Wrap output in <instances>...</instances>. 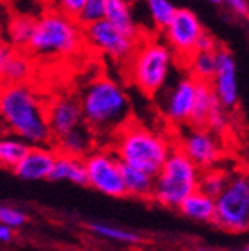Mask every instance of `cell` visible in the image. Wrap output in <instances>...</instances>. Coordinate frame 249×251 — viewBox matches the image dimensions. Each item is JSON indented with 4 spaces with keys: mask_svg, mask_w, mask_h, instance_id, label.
I'll return each instance as SVG.
<instances>
[{
    "mask_svg": "<svg viewBox=\"0 0 249 251\" xmlns=\"http://www.w3.org/2000/svg\"><path fill=\"white\" fill-rule=\"evenodd\" d=\"M78 103L84 124L96 138H112L131 121V98L117 78L106 75L93 78L84 87Z\"/></svg>",
    "mask_w": 249,
    "mask_h": 251,
    "instance_id": "cell-1",
    "label": "cell"
},
{
    "mask_svg": "<svg viewBox=\"0 0 249 251\" xmlns=\"http://www.w3.org/2000/svg\"><path fill=\"white\" fill-rule=\"evenodd\" d=\"M0 121L28 145H51L46 101L31 84L0 86Z\"/></svg>",
    "mask_w": 249,
    "mask_h": 251,
    "instance_id": "cell-2",
    "label": "cell"
},
{
    "mask_svg": "<svg viewBox=\"0 0 249 251\" xmlns=\"http://www.w3.org/2000/svg\"><path fill=\"white\" fill-rule=\"evenodd\" d=\"M84 49L82 26L74 16L49 7L33 21L26 52L35 61H59L77 56Z\"/></svg>",
    "mask_w": 249,
    "mask_h": 251,
    "instance_id": "cell-3",
    "label": "cell"
},
{
    "mask_svg": "<svg viewBox=\"0 0 249 251\" xmlns=\"http://www.w3.org/2000/svg\"><path fill=\"white\" fill-rule=\"evenodd\" d=\"M112 152L122 164L138 168L155 176L166 157L174 149V140L145 124L129 121L112 136Z\"/></svg>",
    "mask_w": 249,
    "mask_h": 251,
    "instance_id": "cell-4",
    "label": "cell"
},
{
    "mask_svg": "<svg viewBox=\"0 0 249 251\" xmlns=\"http://www.w3.org/2000/svg\"><path fill=\"white\" fill-rule=\"evenodd\" d=\"M125 78L148 98L159 96L176 67V56L160 37L141 35L124 63Z\"/></svg>",
    "mask_w": 249,
    "mask_h": 251,
    "instance_id": "cell-5",
    "label": "cell"
},
{
    "mask_svg": "<svg viewBox=\"0 0 249 251\" xmlns=\"http://www.w3.org/2000/svg\"><path fill=\"white\" fill-rule=\"evenodd\" d=\"M200 171L181 150H171L153 176L152 199L166 208H176L188 194L199 188Z\"/></svg>",
    "mask_w": 249,
    "mask_h": 251,
    "instance_id": "cell-6",
    "label": "cell"
},
{
    "mask_svg": "<svg viewBox=\"0 0 249 251\" xmlns=\"http://www.w3.org/2000/svg\"><path fill=\"white\" fill-rule=\"evenodd\" d=\"M213 222L226 232L241 234L249 227V180L248 175L237 171L228 175L226 185L214 197Z\"/></svg>",
    "mask_w": 249,
    "mask_h": 251,
    "instance_id": "cell-7",
    "label": "cell"
},
{
    "mask_svg": "<svg viewBox=\"0 0 249 251\" xmlns=\"http://www.w3.org/2000/svg\"><path fill=\"white\" fill-rule=\"evenodd\" d=\"M174 147L185 153L194 164L200 169H207L216 166L223 157L222 134L214 133L207 127L200 126H179L176 127Z\"/></svg>",
    "mask_w": 249,
    "mask_h": 251,
    "instance_id": "cell-8",
    "label": "cell"
},
{
    "mask_svg": "<svg viewBox=\"0 0 249 251\" xmlns=\"http://www.w3.org/2000/svg\"><path fill=\"white\" fill-rule=\"evenodd\" d=\"M82 33H84L86 49H91L96 54L112 59L113 63H119V65H124L127 61V58L132 54L138 44L136 37L119 30L117 26L108 23L105 18L84 26Z\"/></svg>",
    "mask_w": 249,
    "mask_h": 251,
    "instance_id": "cell-9",
    "label": "cell"
},
{
    "mask_svg": "<svg viewBox=\"0 0 249 251\" xmlns=\"http://www.w3.org/2000/svg\"><path fill=\"white\" fill-rule=\"evenodd\" d=\"M122 162L112 149H96L94 147L84 157V168H86V185L93 187L98 192L108 197L125 196L124 183H122Z\"/></svg>",
    "mask_w": 249,
    "mask_h": 251,
    "instance_id": "cell-10",
    "label": "cell"
},
{
    "mask_svg": "<svg viewBox=\"0 0 249 251\" xmlns=\"http://www.w3.org/2000/svg\"><path fill=\"white\" fill-rule=\"evenodd\" d=\"M204 31L206 30L202 26V21L199 20V16L192 9L176 7L174 16L160 33L176 59L185 61L192 52H195L197 42Z\"/></svg>",
    "mask_w": 249,
    "mask_h": 251,
    "instance_id": "cell-11",
    "label": "cell"
},
{
    "mask_svg": "<svg viewBox=\"0 0 249 251\" xmlns=\"http://www.w3.org/2000/svg\"><path fill=\"white\" fill-rule=\"evenodd\" d=\"M159 101L160 114L174 127L188 124L194 108L195 94H197V80L190 75H181L169 87H164Z\"/></svg>",
    "mask_w": 249,
    "mask_h": 251,
    "instance_id": "cell-12",
    "label": "cell"
},
{
    "mask_svg": "<svg viewBox=\"0 0 249 251\" xmlns=\"http://www.w3.org/2000/svg\"><path fill=\"white\" fill-rule=\"evenodd\" d=\"M218 103L225 110H232L241 101V87H239L237 63L232 52L225 47L216 49V70L209 80Z\"/></svg>",
    "mask_w": 249,
    "mask_h": 251,
    "instance_id": "cell-13",
    "label": "cell"
},
{
    "mask_svg": "<svg viewBox=\"0 0 249 251\" xmlns=\"http://www.w3.org/2000/svg\"><path fill=\"white\" fill-rule=\"evenodd\" d=\"M46 117L52 140L84 124L78 98L72 94H59L49 103L46 101Z\"/></svg>",
    "mask_w": 249,
    "mask_h": 251,
    "instance_id": "cell-14",
    "label": "cell"
},
{
    "mask_svg": "<svg viewBox=\"0 0 249 251\" xmlns=\"http://www.w3.org/2000/svg\"><path fill=\"white\" fill-rule=\"evenodd\" d=\"M56 149L51 145H30L21 161L12 168V171L26 181L49 180L56 159Z\"/></svg>",
    "mask_w": 249,
    "mask_h": 251,
    "instance_id": "cell-15",
    "label": "cell"
},
{
    "mask_svg": "<svg viewBox=\"0 0 249 251\" xmlns=\"http://www.w3.org/2000/svg\"><path fill=\"white\" fill-rule=\"evenodd\" d=\"M35 59L26 52V49H14L5 46L0 54V86L28 82L33 75Z\"/></svg>",
    "mask_w": 249,
    "mask_h": 251,
    "instance_id": "cell-16",
    "label": "cell"
},
{
    "mask_svg": "<svg viewBox=\"0 0 249 251\" xmlns=\"http://www.w3.org/2000/svg\"><path fill=\"white\" fill-rule=\"evenodd\" d=\"M52 141H56L54 143L56 152L82 157V159L96 147V143H94L96 136H94V133L86 124L77 126V127H74V129L68 131V133L54 138Z\"/></svg>",
    "mask_w": 249,
    "mask_h": 251,
    "instance_id": "cell-17",
    "label": "cell"
},
{
    "mask_svg": "<svg viewBox=\"0 0 249 251\" xmlns=\"http://www.w3.org/2000/svg\"><path fill=\"white\" fill-rule=\"evenodd\" d=\"M105 20L125 31L129 35L140 39L143 35L140 25L136 21V14L132 9V0H106L105 2Z\"/></svg>",
    "mask_w": 249,
    "mask_h": 251,
    "instance_id": "cell-18",
    "label": "cell"
},
{
    "mask_svg": "<svg viewBox=\"0 0 249 251\" xmlns=\"http://www.w3.org/2000/svg\"><path fill=\"white\" fill-rule=\"evenodd\" d=\"M179 213L187 216L188 220L194 222H202V224H209L214 218V197L204 194L202 190H194L188 194L181 202L176 206Z\"/></svg>",
    "mask_w": 249,
    "mask_h": 251,
    "instance_id": "cell-19",
    "label": "cell"
},
{
    "mask_svg": "<svg viewBox=\"0 0 249 251\" xmlns=\"http://www.w3.org/2000/svg\"><path fill=\"white\" fill-rule=\"evenodd\" d=\"M51 180L70 181L74 185H86V168L82 157L68 155V153H56L54 166H52Z\"/></svg>",
    "mask_w": 249,
    "mask_h": 251,
    "instance_id": "cell-20",
    "label": "cell"
},
{
    "mask_svg": "<svg viewBox=\"0 0 249 251\" xmlns=\"http://www.w3.org/2000/svg\"><path fill=\"white\" fill-rule=\"evenodd\" d=\"M122 183H124V192L125 196L140 197V199H148L152 197L153 190V175L145 173L138 168L122 164Z\"/></svg>",
    "mask_w": 249,
    "mask_h": 251,
    "instance_id": "cell-21",
    "label": "cell"
},
{
    "mask_svg": "<svg viewBox=\"0 0 249 251\" xmlns=\"http://www.w3.org/2000/svg\"><path fill=\"white\" fill-rule=\"evenodd\" d=\"M220 103L214 96L213 89H211L209 82H200L197 80V94H195L194 108H192V115L188 124L190 126H200L206 127V122L209 119V115L214 110L220 108Z\"/></svg>",
    "mask_w": 249,
    "mask_h": 251,
    "instance_id": "cell-22",
    "label": "cell"
},
{
    "mask_svg": "<svg viewBox=\"0 0 249 251\" xmlns=\"http://www.w3.org/2000/svg\"><path fill=\"white\" fill-rule=\"evenodd\" d=\"M33 18L28 14H16L11 16L5 23L4 30V40L9 47L14 49H26L28 40L31 37V30H33Z\"/></svg>",
    "mask_w": 249,
    "mask_h": 251,
    "instance_id": "cell-23",
    "label": "cell"
},
{
    "mask_svg": "<svg viewBox=\"0 0 249 251\" xmlns=\"http://www.w3.org/2000/svg\"><path fill=\"white\" fill-rule=\"evenodd\" d=\"M183 63L190 77L200 82H209L216 70V51H195Z\"/></svg>",
    "mask_w": 249,
    "mask_h": 251,
    "instance_id": "cell-24",
    "label": "cell"
},
{
    "mask_svg": "<svg viewBox=\"0 0 249 251\" xmlns=\"http://www.w3.org/2000/svg\"><path fill=\"white\" fill-rule=\"evenodd\" d=\"M28 143L16 134L0 136V168L12 169L28 150Z\"/></svg>",
    "mask_w": 249,
    "mask_h": 251,
    "instance_id": "cell-25",
    "label": "cell"
},
{
    "mask_svg": "<svg viewBox=\"0 0 249 251\" xmlns=\"http://www.w3.org/2000/svg\"><path fill=\"white\" fill-rule=\"evenodd\" d=\"M141 2L147 9L148 20L152 23L153 30L157 31H162L176 12V5L173 0H141Z\"/></svg>",
    "mask_w": 249,
    "mask_h": 251,
    "instance_id": "cell-26",
    "label": "cell"
},
{
    "mask_svg": "<svg viewBox=\"0 0 249 251\" xmlns=\"http://www.w3.org/2000/svg\"><path fill=\"white\" fill-rule=\"evenodd\" d=\"M93 234H96L98 237H103V239L108 241H115V243H122V244H136L141 241V237L132 230H125V228L115 227V225H108V224H87Z\"/></svg>",
    "mask_w": 249,
    "mask_h": 251,
    "instance_id": "cell-27",
    "label": "cell"
},
{
    "mask_svg": "<svg viewBox=\"0 0 249 251\" xmlns=\"http://www.w3.org/2000/svg\"><path fill=\"white\" fill-rule=\"evenodd\" d=\"M226 180H228V173L216 168V166L202 169L200 178H199V190H202L204 194L211 197H216L225 188Z\"/></svg>",
    "mask_w": 249,
    "mask_h": 251,
    "instance_id": "cell-28",
    "label": "cell"
},
{
    "mask_svg": "<svg viewBox=\"0 0 249 251\" xmlns=\"http://www.w3.org/2000/svg\"><path fill=\"white\" fill-rule=\"evenodd\" d=\"M105 2L106 0H86L74 18L82 28L96 23L105 18Z\"/></svg>",
    "mask_w": 249,
    "mask_h": 251,
    "instance_id": "cell-29",
    "label": "cell"
},
{
    "mask_svg": "<svg viewBox=\"0 0 249 251\" xmlns=\"http://www.w3.org/2000/svg\"><path fill=\"white\" fill-rule=\"evenodd\" d=\"M26 215L14 206H0V224L7 225L11 228H21L26 224Z\"/></svg>",
    "mask_w": 249,
    "mask_h": 251,
    "instance_id": "cell-30",
    "label": "cell"
},
{
    "mask_svg": "<svg viewBox=\"0 0 249 251\" xmlns=\"http://www.w3.org/2000/svg\"><path fill=\"white\" fill-rule=\"evenodd\" d=\"M49 2H51V7L58 9L68 16H75L86 0H49Z\"/></svg>",
    "mask_w": 249,
    "mask_h": 251,
    "instance_id": "cell-31",
    "label": "cell"
},
{
    "mask_svg": "<svg viewBox=\"0 0 249 251\" xmlns=\"http://www.w3.org/2000/svg\"><path fill=\"white\" fill-rule=\"evenodd\" d=\"M222 4H225L230 11L234 12L235 16L246 20L248 18V12H249V5H248V0H222Z\"/></svg>",
    "mask_w": 249,
    "mask_h": 251,
    "instance_id": "cell-32",
    "label": "cell"
},
{
    "mask_svg": "<svg viewBox=\"0 0 249 251\" xmlns=\"http://www.w3.org/2000/svg\"><path fill=\"white\" fill-rule=\"evenodd\" d=\"M218 47H220V46L216 44L214 37H213V35H209L207 31H204L202 35H200V39H199L197 47H195V51H216Z\"/></svg>",
    "mask_w": 249,
    "mask_h": 251,
    "instance_id": "cell-33",
    "label": "cell"
},
{
    "mask_svg": "<svg viewBox=\"0 0 249 251\" xmlns=\"http://www.w3.org/2000/svg\"><path fill=\"white\" fill-rule=\"evenodd\" d=\"M14 239V228L0 224V243H11Z\"/></svg>",
    "mask_w": 249,
    "mask_h": 251,
    "instance_id": "cell-34",
    "label": "cell"
},
{
    "mask_svg": "<svg viewBox=\"0 0 249 251\" xmlns=\"http://www.w3.org/2000/svg\"><path fill=\"white\" fill-rule=\"evenodd\" d=\"M5 46H7V44H5L4 35H2V31H0V54H2V51L5 49Z\"/></svg>",
    "mask_w": 249,
    "mask_h": 251,
    "instance_id": "cell-35",
    "label": "cell"
},
{
    "mask_svg": "<svg viewBox=\"0 0 249 251\" xmlns=\"http://www.w3.org/2000/svg\"><path fill=\"white\" fill-rule=\"evenodd\" d=\"M197 251H218V250H209V248H200V250H197ZM242 251H249V248H248V246H244V248H242Z\"/></svg>",
    "mask_w": 249,
    "mask_h": 251,
    "instance_id": "cell-36",
    "label": "cell"
},
{
    "mask_svg": "<svg viewBox=\"0 0 249 251\" xmlns=\"http://www.w3.org/2000/svg\"><path fill=\"white\" fill-rule=\"evenodd\" d=\"M211 4H222V0H209Z\"/></svg>",
    "mask_w": 249,
    "mask_h": 251,
    "instance_id": "cell-37",
    "label": "cell"
},
{
    "mask_svg": "<svg viewBox=\"0 0 249 251\" xmlns=\"http://www.w3.org/2000/svg\"><path fill=\"white\" fill-rule=\"evenodd\" d=\"M0 16H2V9H0Z\"/></svg>",
    "mask_w": 249,
    "mask_h": 251,
    "instance_id": "cell-38",
    "label": "cell"
}]
</instances>
